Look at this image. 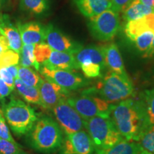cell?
Returning a JSON list of instances; mask_svg holds the SVG:
<instances>
[{
    "label": "cell",
    "mask_w": 154,
    "mask_h": 154,
    "mask_svg": "<svg viewBox=\"0 0 154 154\" xmlns=\"http://www.w3.org/2000/svg\"><path fill=\"white\" fill-rule=\"evenodd\" d=\"M82 14L90 18L112 8L111 0H74Z\"/></svg>",
    "instance_id": "obj_19"
},
{
    "label": "cell",
    "mask_w": 154,
    "mask_h": 154,
    "mask_svg": "<svg viewBox=\"0 0 154 154\" xmlns=\"http://www.w3.org/2000/svg\"><path fill=\"white\" fill-rule=\"evenodd\" d=\"M144 5L149 6V7H153L154 9V0H140Z\"/></svg>",
    "instance_id": "obj_40"
},
{
    "label": "cell",
    "mask_w": 154,
    "mask_h": 154,
    "mask_svg": "<svg viewBox=\"0 0 154 154\" xmlns=\"http://www.w3.org/2000/svg\"><path fill=\"white\" fill-rule=\"evenodd\" d=\"M142 150L138 142L123 139L107 149L96 150L95 154H139Z\"/></svg>",
    "instance_id": "obj_20"
},
{
    "label": "cell",
    "mask_w": 154,
    "mask_h": 154,
    "mask_svg": "<svg viewBox=\"0 0 154 154\" xmlns=\"http://www.w3.org/2000/svg\"><path fill=\"white\" fill-rule=\"evenodd\" d=\"M78 63L79 66L82 63H94L99 64L105 69L104 53L103 46L89 45L87 47H81L76 52L73 54Z\"/></svg>",
    "instance_id": "obj_15"
},
{
    "label": "cell",
    "mask_w": 154,
    "mask_h": 154,
    "mask_svg": "<svg viewBox=\"0 0 154 154\" xmlns=\"http://www.w3.org/2000/svg\"><path fill=\"white\" fill-rule=\"evenodd\" d=\"M15 88L22 97L28 103L42 106L41 98L38 87L26 85L19 78L14 79Z\"/></svg>",
    "instance_id": "obj_22"
},
{
    "label": "cell",
    "mask_w": 154,
    "mask_h": 154,
    "mask_svg": "<svg viewBox=\"0 0 154 154\" xmlns=\"http://www.w3.org/2000/svg\"><path fill=\"white\" fill-rule=\"evenodd\" d=\"M52 111L58 124L66 135L83 130L84 119L66 100L57 103Z\"/></svg>",
    "instance_id": "obj_8"
},
{
    "label": "cell",
    "mask_w": 154,
    "mask_h": 154,
    "mask_svg": "<svg viewBox=\"0 0 154 154\" xmlns=\"http://www.w3.org/2000/svg\"><path fill=\"white\" fill-rule=\"evenodd\" d=\"M8 49H10L8 41L5 36L0 34V54Z\"/></svg>",
    "instance_id": "obj_37"
},
{
    "label": "cell",
    "mask_w": 154,
    "mask_h": 154,
    "mask_svg": "<svg viewBox=\"0 0 154 154\" xmlns=\"http://www.w3.org/2000/svg\"><path fill=\"white\" fill-rule=\"evenodd\" d=\"M139 101L143 107L146 127L154 125V88L142 92Z\"/></svg>",
    "instance_id": "obj_23"
},
{
    "label": "cell",
    "mask_w": 154,
    "mask_h": 154,
    "mask_svg": "<svg viewBox=\"0 0 154 154\" xmlns=\"http://www.w3.org/2000/svg\"><path fill=\"white\" fill-rule=\"evenodd\" d=\"M132 0H111L112 9L118 12L124 11V9L129 5Z\"/></svg>",
    "instance_id": "obj_35"
},
{
    "label": "cell",
    "mask_w": 154,
    "mask_h": 154,
    "mask_svg": "<svg viewBox=\"0 0 154 154\" xmlns=\"http://www.w3.org/2000/svg\"><path fill=\"white\" fill-rule=\"evenodd\" d=\"M40 73L44 78L56 83L67 90H76L88 84V82L73 70H63L42 65Z\"/></svg>",
    "instance_id": "obj_9"
},
{
    "label": "cell",
    "mask_w": 154,
    "mask_h": 154,
    "mask_svg": "<svg viewBox=\"0 0 154 154\" xmlns=\"http://www.w3.org/2000/svg\"><path fill=\"white\" fill-rule=\"evenodd\" d=\"M38 88L42 106L44 109H52L60 101L66 100L69 96V90L45 78L41 79Z\"/></svg>",
    "instance_id": "obj_11"
},
{
    "label": "cell",
    "mask_w": 154,
    "mask_h": 154,
    "mask_svg": "<svg viewBox=\"0 0 154 154\" xmlns=\"http://www.w3.org/2000/svg\"><path fill=\"white\" fill-rule=\"evenodd\" d=\"M79 69L87 78H96L101 76V72L104 69L101 65L94 63H85L79 65Z\"/></svg>",
    "instance_id": "obj_32"
},
{
    "label": "cell",
    "mask_w": 154,
    "mask_h": 154,
    "mask_svg": "<svg viewBox=\"0 0 154 154\" xmlns=\"http://www.w3.org/2000/svg\"><path fill=\"white\" fill-rule=\"evenodd\" d=\"M20 7L32 14H42L49 8L48 0H21Z\"/></svg>",
    "instance_id": "obj_25"
},
{
    "label": "cell",
    "mask_w": 154,
    "mask_h": 154,
    "mask_svg": "<svg viewBox=\"0 0 154 154\" xmlns=\"http://www.w3.org/2000/svg\"><path fill=\"white\" fill-rule=\"evenodd\" d=\"M103 48L106 66L116 74L127 75L118 46L114 43H110L103 46Z\"/></svg>",
    "instance_id": "obj_17"
},
{
    "label": "cell",
    "mask_w": 154,
    "mask_h": 154,
    "mask_svg": "<svg viewBox=\"0 0 154 154\" xmlns=\"http://www.w3.org/2000/svg\"><path fill=\"white\" fill-rule=\"evenodd\" d=\"M123 12V18L126 22H128L142 18L146 15L154 13V9L144 5L140 0H132L131 2Z\"/></svg>",
    "instance_id": "obj_21"
},
{
    "label": "cell",
    "mask_w": 154,
    "mask_h": 154,
    "mask_svg": "<svg viewBox=\"0 0 154 154\" xmlns=\"http://www.w3.org/2000/svg\"><path fill=\"white\" fill-rule=\"evenodd\" d=\"M19 61L20 54L13 50L8 49L0 54V68L19 64Z\"/></svg>",
    "instance_id": "obj_31"
},
{
    "label": "cell",
    "mask_w": 154,
    "mask_h": 154,
    "mask_svg": "<svg viewBox=\"0 0 154 154\" xmlns=\"http://www.w3.org/2000/svg\"><path fill=\"white\" fill-rule=\"evenodd\" d=\"M139 154H153V153H150V152H149V151H146V150H143V149L140 152Z\"/></svg>",
    "instance_id": "obj_41"
},
{
    "label": "cell",
    "mask_w": 154,
    "mask_h": 154,
    "mask_svg": "<svg viewBox=\"0 0 154 154\" xmlns=\"http://www.w3.org/2000/svg\"><path fill=\"white\" fill-rule=\"evenodd\" d=\"M2 112L12 132L18 136L27 134L38 119L33 108L14 97L3 103Z\"/></svg>",
    "instance_id": "obj_3"
},
{
    "label": "cell",
    "mask_w": 154,
    "mask_h": 154,
    "mask_svg": "<svg viewBox=\"0 0 154 154\" xmlns=\"http://www.w3.org/2000/svg\"><path fill=\"white\" fill-rule=\"evenodd\" d=\"M154 57V35L153 38V41H152V44L150 48L149 51L146 54L145 57Z\"/></svg>",
    "instance_id": "obj_39"
},
{
    "label": "cell",
    "mask_w": 154,
    "mask_h": 154,
    "mask_svg": "<svg viewBox=\"0 0 154 154\" xmlns=\"http://www.w3.org/2000/svg\"><path fill=\"white\" fill-rule=\"evenodd\" d=\"M84 125L96 150L107 149L124 139L117 130L111 116H94L84 120Z\"/></svg>",
    "instance_id": "obj_6"
},
{
    "label": "cell",
    "mask_w": 154,
    "mask_h": 154,
    "mask_svg": "<svg viewBox=\"0 0 154 154\" xmlns=\"http://www.w3.org/2000/svg\"><path fill=\"white\" fill-rule=\"evenodd\" d=\"M41 65L63 70L74 71L79 69V66L72 53L58 51L54 50L51 51L48 60Z\"/></svg>",
    "instance_id": "obj_16"
},
{
    "label": "cell",
    "mask_w": 154,
    "mask_h": 154,
    "mask_svg": "<svg viewBox=\"0 0 154 154\" xmlns=\"http://www.w3.org/2000/svg\"><path fill=\"white\" fill-rule=\"evenodd\" d=\"M153 35L154 31L149 29L139 34L134 40V42L136 44V48L140 52L143 54L144 57L151 48Z\"/></svg>",
    "instance_id": "obj_28"
},
{
    "label": "cell",
    "mask_w": 154,
    "mask_h": 154,
    "mask_svg": "<svg viewBox=\"0 0 154 154\" xmlns=\"http://www.w3.org/2000/svg\"><path fill=\"white\" fill-rule=\"evenodd\" d=\"M111 118L122 137L127 140L138 141L146 128L145 116L139 99H126L114 105Z\"/></svg>",
    "instance_id": "obj_1"
},
{
    "label": "cell",
    "mask_w": 154,
    "mask_h": 154,
    "mask_svg": "<svg viewBox=\"0 0 154 154\" xmlns=\"http://www.w3.org/2000/svg\"><path fill=\"white\" fill-rule=\"evenodd\" d=\"M51 51H52V49L50 48L49 46L47 44L44 43V42L35 44L34 54L36 61L40 65L42 64L44 62L48 60L51 53Z\"/></svg>",
    "instance_id": "obj_30"
},
{
    "label": "cell",
    "mask_w": 154,
    "mask_h": 154,
    "mask_svg": "<svg viewBox=\"0 0 154 154\" xmlns=\"http://www.w3.org/2000/svg\"><path fill=\"white\" fill-rule=\"evenodd\" d=\"M59 150V154H93L95 148L88 133L81 130L66 134Z\"/></svg>",
    "instance_id": "obj_10"
},
{
    "label": "cell",
    "mask_w": 154,
    "mask_h": 154,
    "mask_svg": "<svg viewBox=\"0 0 154 154\" xmlns=\"http://www.w3.org/2000/svg\"><path fill=\"white\" fill-rule=\"evenodd\" d=\"M149 29L154 31V13L136 20L126 22L124 32L127 38L134 42L139 34Z\"/></svg>",
    "instance_id": "obj_18"
},
{
    "label": "cell",
    "mask_w": 154,
    "mask_h": 154,
    "mask_svg": "<svg viewBox=\"0 0 154 154\" xmlns=\"http://www.w3.org/2000/svg\"><path fill=\"white\" fill-rule=\"evenodd\" d=\"M137 142L143 150L154 154V125L144 128Z\"/></svg>",
    "instance_id": "obj_27"
},
{
    "label": "cell",
    "mask_w": 154,
    "mask_h": 154,
    "mask_svg": "<svg viewBox=\"0 0 154 154\" xmlns=\"http://www.w3.org/2000/svg\"><path fill=\"white\" fill-rule=\"evenodd\" d=\"M0 34L5 36L9 42L10 49L20 54L22 41L17 26L11 22L8 15L0 16Z\"/></svg>",
    "instance_id": "obj_13"
},
{
    "label": "cell",
    "mask_w": 154,
    "mask_h": 154,
    "mask_svg": "<svg viewBox=\"0 0 154 154\" xmlns=\"http://www.w3.org/2000/svg\"><path fill=\"white\" fill-rule=\"evenodd\" d=\"M13 90H11L7 84L0 78V99H4L5 98L7 97L11 92Z\"/></svg>",
    "instance_id": "obj_36"
},
{
    "label": "cell",
    "mask_w": 154,
    "mask_h": 154,
    "mask_svg": "<svg viewBox=\"0 0 154 154\" xmlns=\"http://www.w3.org/2000/svg\"><path fill=\"white\" fill-rule=\"evenodd\" d=\"M0 5H1V0H0Z\"/></svg>",
    "instance_id": "obj_42"
},
{
    "label": "cell",
    "mask_w": 154,
    "mask_h": 154,
    "mask_svg": "<svg viewBox=\"0 0 154 154\" xmlns=\"http://www.w3.org/2000/svg\"><path fill=\"white\" fill-rule=\"evenodd\" d=\"M66 101L79 113L84 120L94 116L109 118L114 106L101 98L94 88L84 91L79 96H69Z\"/></svg>",
    "instance_id": "obj_4"
},
{
    "label": "cell",
    "mask_w": 154,
    "mask_h": 154,
    "mask_svg": "<svg viewBox=\"0 0 154 154\" xmlns=\"http://www.w3.org/2000/svg\"><path fill=\"white\" fill-rule=\"evenodd\" d=\"M26 154H29V153H26Z\"/></svg>",
    "instance_id": "obj_43"
},
{
    "label": "cell",
    "mask_w": 154,
    "mask_h": 154,
    "mask_svg": "<svg viewBox=\"0 0 154 154\" xmlns=\"http://www.w3.org/2000/svg\"><path fill=\"white\" fill-rule=\"evenodd\" d=\"M0 138L11 142H16L10 134V131L6 123L5 116L1 111H0Z\"/></svg>",
    "instance_id": "obj_33"
},
{
    "label": "cell",
    "mask_w": 154,
    "mask_h": 154,
    "mask_svg": "<svg viewBox=\"0 0 154 154\" xmlns=\"http://www.w3.org/2000/svg\"><path fill=\"white\" fill-rule=\"evenodd\" d=\"M35 44H24L22 45L20 53L21 66L30 67L33 66L36 71H39L40 64L36 61L34 57V49Z\"/></svg>",
    "instance_id": "obj_24"
},
{
    "label": "cell",
    "mask_w": 154,
    "mask_h": 154,
    "mask_svg": "<svg viewBox=\"0 0 154 154\" xmlns=\"http://www.w3.org/2000/svg\"><path fill=\"white\" fill-rule=\"evenodd\" d=\"M0 78L7 84V85L11 90H14V88H15L14 79L13 78L10 73L8 72V70L6 69V67L0 68Z\"/></svg>",
    "instance_id": "obj_34"
},
{
    "label": "cell",
    "mask_w": 154,
    "mask_h": 154,
    "mask_svg": "<svg viewBox=\"0 0 154 154\" xmlns=\"http://www.w3.org/2000/svg\"><path fill=\"white\" fill-rule=\"evenodd\" d=\"M26 152L17 142L0 138V154H26Z\"/></svg>",
    "instance_id": "obj_29"
},
{
    "label": "cell",
    "mask_w": 154,
    "mask_h": 154,
    "mask_svg": "<svg viewBox=\"0 0 154 154\" xmlns=\"http://www.w3.org/2000/svg\"><path fill=\"white\" fill-rule=\"evenodd\" d=\"M94 88L101 98L111 104L128 99L134 92V86L128 74L121 75L111 71L104 75Z\"/></svg>",
    "instance_id": "obj_5"
},
{
    "label": "cell",
    "mask_w": 154,
    "mask_h": 154,
    "mask_svg": "<svg viewBox=\"0 0 154 154\" xmlns=\"http://www.w3.org/2000/svg\"><path fill=\"white\" fill-rule=\"evenodd\" d=\"M18 78L26 85L38 87L42 77L38 76L36 72L29 67L23 66L19 64Z\"/></svg>",
    "instance_id": "obj_26"
},
{
    "label": "cell",
    "mask_w": 154,
    "mask_h": 154,
    "mask_svg": "<svg viewBox=\"0 0 154 154\" xmlns=\"http://www.w3.org/2000/svg\"><path fill=\"white\" fill-rule=\"evenodd\" d=\"M18 67L19 64L17 65H11V66L6 67V69L8 70V72L10 73L11 76H13V78L17 79L18 78Z\"/></svg>",
    "instance_id": "obj_38"
},
{
    "label": "cell",
    "mask_w": 154,
    "mask_h": 154,
    "mask_svg": "<svg viewBox=\"0 0 154 154\" xmlns=\"http://www.w3.org/2000/svg\"><path fill=\"white\" fill-rule=\"evenodd\" d=\"M17 26L23 44H36L45 41V27L39 23H18Z\"/></svg>",
    "instance_id": "obj_14"
},
{
    "label": "cell",
    "mask_w": 154,
    "mask_h": 154,
    "mask_svg": "<svg viewBox=\"0 0 154 154\" xmlns=\"http://www.w3.org/2000/svg\"><path fill=\"white\" fill-rule=\"evenodd\" d=\"M26 135V142L38 153L50 154L59 149L63 140V132L58 123L49 116L37 119Z\"/></svg>",
    "instance_id": "obj_2"
},
{
    "label": "cell",
    "mask_w": 154,
    "mask_h": 154,
    "mask_svg": "<svg viewBox=\"0 0 154 154\" xmlns=\"http://www.w3.org/2000/svg\"><path fill=\"white\" fill-rule=\"evenodd\" d=\"M88 27L96 39L110 41L115 37L120 28L119 12L111 8L90 17Z\"/></svg>",
    "instance_id": "obj_7"
},
{
    "label": "cell",
    "mask_w": 154,
    "mask_h": 154,
    "mask_svg": "<svg viewBox=\"0 0 154 154\" xmlns=\"http://www.w3.org/2000/svg\"><path fill=\"white\" fill-rule=\"evenodd\" d=\"M45 41L52 50L74 54L82 47L52 24L45 26Z\"/></svg>",
    "instance_id": "obj_12"
}]
</instances>
